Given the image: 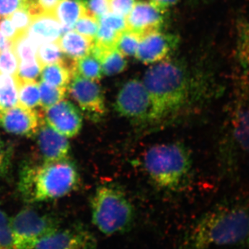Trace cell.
Masks as SVG:
<instances>
[{
  "label": "cell",
  "instance_id": "6da1fadb",
  "mask_svg": "<svg viewBox=\"0 0 249 249\" xmlns=\"http://www.w3.org/2000/svg\"><path fill=\"white\" fill-rule=\"evenodd\" d=\"M249 235V199H229L201 216L183 235L178 249L240 247Z\"/></svg>",
  "mask_w": 249,
  "mask_h": 249
},
{
  "label": "cell",
  "instance_id": "7a4b0ae2",
  "mask_svg": "<svg viewBox=\"0 0 249 249\" xmlns=\"http://www.w3.org/2000/svg\"><path fill=\"white\" fill-rule=\"evenodd\" d=\"M142 81L151 98L155 121L181 110L191 99L193 83L181 60L168 58L155 64Z\"/></svg>",
  "mask_w": 249,
  "mask_h": 249
},
{
  "label": "cell",
  "instance_id": "3957f363",
  "mask_svg": "<svg viewBox=\"0 0 249 249\" xmlns=\"http://www.w3.org/2000/svg\"><path fill=\"white\" fill-rule=\"evenodd\" d=\"M80 181L76 165L67 160L27 165L22 170L19 191L28 203L63 197L74 191Z\"/></svg>",
  "mask_w": 249,
  "mask_h": 249
},
{
  "label": "cell",
  "instance_id": "277c9868",
  "mask_svg": "<svg viewBox=\"0 0 249 249\" xmlns=\"http://www.w3.org/2000/svg\"><path fill=\"white\" fill-rule=\"evenodd\" d=\"M225 157L229 173L234 175L240 161L249 157V76L238 68L232 98Z\"/></svg>",
  "mask_w": 249,
  "mask_h": 249
},
{
  "label": "cell",
  "instance_id": "5b68a950",
  "mask_svg": "<svg viewBox=\"0 0 249 249\" xmlns=\"http://www.w3.org/2000/svg\"><path fill=\"white\" fill-rule=\"evenodd\" d=\"M142 160L150 179L157 186L170 190L182 184L192 167L191 154L178 142L153 145L145 152Z\"/></svg>",
  "mask_w": 249,
  "mask_h": 249
},
{
  "label": "cell",
  "instance_id": "8992f818",
  "mask_svg": "<svg viewBox=\"0 0 249 249\" xmlns=\"http://www.w3.org/2000/svg\"><path fill=\"white\" fill-rule=\"evenodd\" d=\"M91 220L103 235L111 236L130 230L135 211L125 194L111 185L98 187L91 200Z\"/></svg>",
  "mask_w": 249,
  "mask_h": 249
},
{
  "label": "cell",
  "instance_id": "52a82bcc",
  "mask_svg": "<svg viewBox=\"0 0 249 249\" xmlns=\"http://www.w3.org/2000/svg\"><path fill=\"white\" fill-rule=\"evenodd\" d=\"M14 249H34L59 229L55 217L26 208L11 218Z\"/></svg>",
  "mask_w": 249,
  "mask_h": 249
},
{
  "label": "cell",
  "instance_id": "ba28073f",
  "mask_svg": "<svg viewBox=\"0 0 249 249\" xmlns=\"http://www.w3.org/2000/svg\"><path fill=\"white\" fill-rule=\"evenodd\" d=\"M114 108L119 115L134 121H155L153 104L142 80L131 79L119 89Z\"/></svg>",
  "mask_w": 249,
  "mask_h": 249
},
{
  "label": "cell",
  "instance_id": "9c48e42d",
  "mask_svg": "<svg viewBox=\"0 0 249 249\" xmlns=\"http://www.w3.org/2000/svg\"><path fill=\"white\" fill-rule=\"evenodd\" d=\"M68 90L71 98L87 115L91 117L104 115L106 111L105 96L97 82L74 73Z\"/></svg>",
  "mask_w": 249,
  "mask_h": 249
},
{
  "label": "cell",
  "instance_id": "30bf717a",
  "mask_svg": "<svg viewBox=\"0 0 249 249\" xmlns=\"http://www.w3.org/2000/svg\"><path fill=\"white\" fill-rule=\"evenodd\" d=\"M41 114L46 124L67 138L76 137L83 127L81 112L67 100L43 109Z\"/></svg>",
  "mask_w": 249,
  "mask_h": 249
},
{
  "label": "cell",
  "instance_id": "8fae6325",
  "mask_svg": "<svg viewBox=\"0 0 249 249\" xmlns=\"http://www.w3.org/2000/svg\"><path fill=\"white\" fill-rule=\"evenodd\" d=\"M178 36L158 31L142 36L136 58L145 65H155L168 58L178 44Z\"/></svg>",
  "mask_w": 249,
  "mask_h": 249
},
{
  "label": "cell",
  "instance_id": "7c38bea8",
  "mask_svg": "<svg viewBox=\"0 0 249 249\" xmlns=\"http://www.w3.org/2000/svg\"><path fill=\"white\" fill-rule=\"evenodd\" d=\"M92 232L80 226L60 229L41 241L34 249H97Z\"/></svg>",
  "mask_w": 249,
  "mask_h": 249
},
{
  "label": "cell",
  "instance_id": "4fadbf2b",
  "mask_svg": "<svg viewBox=\"0 0 249 249\" xmlns=\"http://www.w3.org/2000/svg\"><path fill=\"white\" fill-rule=\"evenodd\" d=\"M43 121L42 114L34 109L17 105L0 111V126L9 133L31 137Z\"/></svg>",
  "mask_w": 249,
  "mask_h": 249
},
{
  "label": "cell",
  "instance_id": "5bb4252c",
  "mask_svg": "<svg viewBox=\"0 0 249 249\" xmlns=\"http://www.w3.org/2000/svg\"><path fill=\"white\" fill-rule=\"evenodd\" d=\"M164 13L150 1H137L125 18L127 29L142 37L160 31L164 24Z\"/></svg>",
  "mask_w": 249,
  "mask_h": 249
},
{
  "label": "cell",
  "instance_id": "9a60e30c",
  "mask_svg": "<svg viewBox=\"0 0 249 249\" xmlns=\"http://www.w3.org/2000/svg\"><path fill=\"white\" fill-rule=\"evenodd\" d=\"M37 150L43 163L67 160L70 144L67 137L58 133L42 121L36 132Z\"/></svg>",
  "mask_w": 249,
  "mask_h": 249
},
{
  "label": "cell",
  "instance_id": "2e32d148",
  "mask_svg": "<svg viewBox=\"0 0 249 249\" xmlns=\"http://www.w3.org/2000/svg\"><path fill=\"white\" fill-rule=\"evenodd\" d=\"M27 34L37 46L57 42L62 34L61 24L54 13H45L33 16Z\"/></svg>",
  "mask_w": 249,
  "mask_h": 249
},
{
  "label": "cell",
  "instance_id": "e0dca14e",
  "mask_svg": "<svg viewBox=\"0 0 249 249\" xmlns=\"http://www.w3.org/2000/svg\"><path fill=\"white\" fill-rule=\"evenodd\" d=\"M76 60L62 59L57 63L47 65L41 71V79L46 84L59 88H67L75 72Z\"/></svg>",
  "mask_w": 249,
  "mask_h": 249
},
{
  "label": "cell",
  "instance_id": "ac0fdd59",
  "mask_svg": "<svg viewBox=\"0 0 249 249\" xmlns=\"http://www.w3.org/2000/svg\"><path fill=\"white\" fill-rule=\"evenodd\" d=\"M62 52L67 58L77 60L91 52L94 40L76 31H69L62 34L58 40Z\"/></svg>",
  "mask_w": 249,
  "mask_h": 249
},
{
  "label": "cell",
  "instance_id": "d6986e66",
  "mask_svg": "<svg viewBox=\"0 0 249 249\" xmlns=\"http://www.w3.org/2000/svg\"><path fill=\"white\" fill-rule=\"evenodd\" d=\"M87 12L84 0H60L54 14L61 24L62 34L72 30L77 21Z\"/></svg>",
  "mask_w": 249,
  "mask_h": 249
},
{
  "label": "cell",
  "instance_id": "ffe728a7",
  "mask_svg": "<svg viewBox=\"0 0 249 249\" xmlns=\"http://www.w3.org/2000/svg\"><path fill=\"white\" fill-rule=\"evenodd\" d=\"M91 52L101 62L103 76H111L119 74L127 68L126 57L116 48L103 49L98 48L93 44Z\"/></svg>",
  "mask_w": 249,
  "mask_h": 249
},
{
  "label": "cell",
  "instance_id": "44dd1931",
  "mask_svg": "<svg viewBox=\"0 0 249 249\" xmlns=\"http://www.w3.org/2000/svg\"><path fill=\"white\" fill-rule=\"evenodd\" d=\"M235 53L239 68L249 76V19L244 17L235 22Z\"/></svg>",
  "mask_w": 249,
  "mask_h": 249
},
{
  "label": "cell",
  "instance_id": "7402d4cb",
  "mask_svg": "<svg viewBox=\"0 0 249 249\" xmlns=\"http://www.w3.org/2000/svg\"><path fill=\"white\" fill-rule=\"evenodd\" d=\"M18 104V84L16 77L0 73V110Z\"/></svg>",
  "mask_w": 249,
  "mask_h": 249
},
{
  "label": "cell",
  "instance_id": "603a6c76",
  "mask_svg": "<svg viewBox=\"0 0 249 249\" xmlns=\"http://www.w3.org/2000/svg\"><path fill=\"white\" fill-rule=\"evenodd\" d=\"M74 73L97 83L103 76L101 62L91 52L76 60Z\"/></svg>",
  "mask_w": 249,
  "mask_h": 249
},
{
  "label": "cell",
  "instance_id": "cb8c5ba5",
  "mask_svg": "<svg viewBox=\"0 0 249 249\" xmlns=\"http://www.w3.org/2000/svg\"><path fill=\"white\" fill-rule=\"evenodd\" d=\"M12 42V49L19 62L37 60L36 55L39 46L28 37L27 31L19 32Z\"/></svg>",
  "mask_w": 249,
  "mask_h": 249
},
{
  "label": "cell",
  "instance_id": "d4e9b609",
  "mask_svg": "<svg viewBox=\"0 0 249 249\" xmlns=\"http://www.w3.org/2000/svg\"><path fill=\"white\" fill-rule=\"evenodd\" d=\"M18 105L29 109L40 106V89L37 81H18Z\"/></svg>",
  "mask_w": 249,
  "mask_h": 249
},
{
  "label": "cell",
  "instance_id": "484cf974",
  "mask_svg": "<svg viewBox=\"0 0 249 249\" xmlns=\"http://www.w3.org/2000/svg\"><path fill=\"white\" fill-rule=\"evenodd\" d=\"M65 54L62 52L58 41L48 42L39 46L37 51V61L42 68L47 65L61 61Z\"/></svg>",
  "mask_w": 249,
  "mask_h": 249
},
{
  "label": "cell",
  "instance_id": "4316f807",
  "mask_svg": "<svg viewBox=\"0 0 249 249\" xmlns=\"http://www.w3.org/2000/svg\"><path fill=\"white\" fill-rule=\"evenodd\" d=\"M142 36L125 29L116 41L115 48L125 57L134 56L138 49Z\"/></svg>",
  "mask_w": 249,
  "mask_h": 249
},
{
  "label": "cell",
  "instance_id": "83f0119b",
  "mask_svg": "<svg viewBox=\"0 0 249 249\" xmlns=\"http://www.w3.org/2000/svg\"><path fill=\"white\" fill-rule=\"evenodd\" d=\"M40 89V104L42 109H46L54 106L65 99L67 88H59L51 86L41 81L39 83Z\"/></svg>",
  "mask_w": 249,
  "mask_h": 249
},
{
  "label": "cell",
  "instance_id": "f1b7e54d",
  "mask_svg": "<svg viewBox=\"0 0 249 249\" xmlns=\"http://www.w3.org/2000/svg\"><path fill=\"white\" fill-rule=\"evenodd\" d=\"M98 27L99 22L98 18L88 11L77 21L73 29L82 35L94 40L97 34Z\"/></svg>",
  "mask_w": 249,
  "mask_h": 249
},
{
  "label": "cell",
  "instance_id": "f546056e",
  "mask_svg": "<svg viewBox=\"0 0 249 249\" xmlns=\"http://www.w3.org/2000/svg\"><path fill=\"white\" fill-rule=\"evenodd\" d=\"M42 67L37 60L32 62H19L16 78L18 81H37L41 76Z\"/></svg>",
  "mask_w": 249,
  "mask_h": 249
},
{
  "label": "cell",
  "instance_id": "4dcf8cb0",
  "mask_svg": "<svg viewBox=\"0 0 249 249\" xmlns=\"http://www.w3.org/2000/svg\"><path fill=\"white\" fill-rule=\"evenodd\" d=\"M18 66L19 60L12 47L0 52V73L16 76Z\"/></svg>",
  "mask_w": 249,
  "mask_h": 249
},
{
  "label": "cell",
  "instance_id": "1f68e13d",
  "mask_svg": "<svg viewBox=\"0 0 249 249\" xmlns=\"http://www.w3.org/2000/svg\"><path fill=\"white\" fill-rule=\"evenodd\" d=\"M0 249H14L11 218L0 209Z\"/></svg>",
  "mask_w": 249,
  "mask_h": 249
},
{
  "label": "cell",
  "instance_id": "d6a6232c",
  "mask_svg": "<svg viewBox=\"0 0 249 249\" xmlns=\"http://www.w3.org/2000/svg\"><path fill=\"white\" fill-rule=\"evenodd\" d=\"M11 22L18 32L26 31L29 28L32 19L27 8H22L17 10L9 16Z\"/></svg>",
  "mask_w": 249,
  "mask_h": 249
},
{
  "label": "cell",
  "instance_id": "836d02e7",
  "mask_svg": "<svg viewBox=\"0 0 249 249\" xmlns=\"http://www.w3.org/2000/svg\"><path fill=\"white\" fill-rule=\"evenodd\" d=\"M98 22L99 24L106 26L119 33H122L127 29L125 18L111 12L103 15L98 18Z\"/></svg>",
  "mask_w": 249,
  "mask_h": 249
},
{
  "label": "cell",
  "instance_id": "e575fe53",
  "mask_svg": "<svg viewBox=\"0 0 249 249\" xmlns=\"http://www.w3.org/2000/svg\"><path fill=\"white\" fill-rule=\"evenodd\" d=\"M33 0H0V17H9L13 13L22 8H28Z\"/></svg>",
  "mask_w": 249,
  "mask_h": 249
},
{
  "label": "cell",
  "instance_id": "d590c367",
  "mask_svg": "<svg viewBox=\"0 0 249 249\" xmlns=\"http://www.w3.org/2000/svg\"><path fill=\"white\" fill-rule=\"evenodd\" d=\"M85 3L88 12L98 19L110 12V0H88Z\"/></svg>",
  "mask_w": 249,
  "mask_h": 249
},
{
  "label": "cell",
  "instance_id": "8d00e7d4",
  "mask_svg": "<svg viewBox=\"0 0 249 249\" xmlns=\"http://www.w3.org/2000/svg\"><path fill=\"white\" fill-rule=\"evenodd\" d=\"M136 2L137 0H110V12L125 18Z\"/></svg>",
  "mask_w": 249,
  "mask_h": 249
},
{
  "label": "cell",
  "instance_id": "74e56055",
  "mask_svg": "<svg viewBox=\"0 0 249 249\" xmlns=\"http://www.w3.org/2000/svg\"><path fill=\"white\" fill-rule=\"evenodd\" d=\"M0 31L8 40L12 41L18 34L9 17L0 18Z\"/></svg>",
  "mask_w": 249,
  "mask_h": 249
},
{
  "label": "cell",
  "instance_id": "f35d334b",
  "mask_svg": "<svg viewBox=\"0 0 249 249\" xmlns=\"http://www.w3.org/2000/svg\"><path fill=\"white\" fill-rule=\"evenodd\" d=\"M149 1L162 11L165 12L167 10L178 4L179 0H149Z\"/></svg>",
  "mask_w": 249,
  "mask_h": 249
},
{
  "label": "cell",
  "instance_id": "ab89813d",
  "mask_svg": "<svg viewBox=\"0 0 249 249\" xmlns=\"http://www.w3.org/2000/svg\"><path fill=\"white\" fill-rule=\"evenodd\" d=\"M1 18L0 17V18ZM11 47H12V42L8 40L0 31V52H2L5 49L11 48Z\"/></svg>",
  "mask_w": 249,
  "mask_h": 249
},
{
  "label": "cell",
  "instance_id": "60d3db41",
  "mask_svg": "<svg viewBox=\"0 0 249 249\" xmlns=\"http://www.w3.org/2000/svg\"><path fill=\"white\" fill-rule=\"evenodd\" d=\"M5 159H6V150H5L4 144L0 138V168L4 164Z\"/></svg>",
  "mask_w": 249,
  "mask_h": 249
},
{
  "label": "cell",
  "instance_id": "b9f144b4",
  "mask_svg": "<svg viewBox=\"0 0 249 249\" xmlns=\"http://www.w3.org/2000/svg\"><path fill=\"white\" fill-rule=\"evenodd\" d=\"M209 0H190V2L194 6H197V5L204 4L206 1H209Z\"/></svg>",
  "mask_w": 249,
  "mask_h": 249
},
{
  "label": "cell",
  "instance_id": "7bdbcfd3",
  "mask_svg": "<svg viewBox=\"0 0 249 249\" xmlns=\"http://www.w3.org/2000/svg\"><path fill=\"white\" fill-rule=\"evenodd\" d=\"M239 247H240V249H249V235L247 237V240L245 241V242L242 244Z\"/></svg>",
  "mask_w": 249,
  "mask_h": 249
},
{
  "label": "cell",
  "instance_id": "ee69618b",
  "mask_svg": "<svg viewBox=\"0 0 249 249\" xmlns=\"http://www.w3.org/2000/svg\"><path fill=\"white\" fill-rule=\"evenodd\" d=\"M0 111H1V110H0Z\"/></svg>",
  "mask_w": 249,
  "mask_h": 249
}]
</instances>
